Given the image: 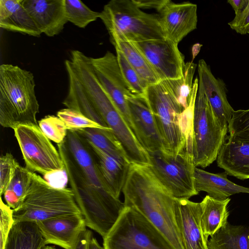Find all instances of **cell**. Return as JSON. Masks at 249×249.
<instances>
[{"mask_svg": "<svg viewBox=\"0 0 249 249\" xmlns=\"http://www.w3.org/2000/svg\"><path fill=\"white\" fill-rule=\"evenodd\" d=\"M122 192L124 205L141 213L166 238L174 249H184L175 215V198L148 165L129 164Z\"/></svg>", "mask_w": 249, "mask_h": 249, "instance_id": "obj_1", "label": "cell"}, {"mask_svg": "<svg viewBox=\"0 0 249 249\" xmlns=\"http://www.w3.org/2000/svg\"><path fill=\"white\" fill-rule=\"evenodd\" d=\"M144 98L155 118L164 150L176 155L193 145L194 103L184 109L162 80L149 85Z\"/></svg>", "mask_w": 249, "mask_h": 249, "instance_id": "obj_2", "label": "cell"}, {"mask_svg": "<svg viewBox=\"0 0 249 249\" xmlns=\"http://www.w3.org/2000/svg\"><path fill=\"white\" fill-rule=\"evenodd\" d=\"M33 74L18 66H0V124L14 129L24 124H38L39 104Z\"/></svg>", "mask_w": 249, "mask_h": 249, "instance_id": "obj_3", "label": "cell"}, {"mask_svg": "<svg viewBox=\"0 0 249 249\" xmlns=\"http://www.w3.org/2000/svg\"><path fill=\"white\" fill-rule=\"evenodd\" d=\"M110 40L139 42L164 39L158 14L143 11L134 0H111L100 12Z\"/></svg>", "mask_w": 249, "mask_h": 249, "instance_id": "obj_4", "label": "cell"}, {"mask_svg": "<svg viewBox=\"0 0 249 249\" xmlns=\"http://www.w3.org/2000/svg\"><path fill=\"white\" fill-rule=\"evenodd\" d=\"M79 213H81L71 188L53 186L35 172L26 197L13 210L15 221L35 222Z\"/></svg>", "mask_w": 249, "mask_h": 249, "instance_id": "obj_5", "label": "cell"}, {"mask_svg": "<svg viewBox=\"0 0 249 249\" xmlns=\"http://www.w3.org/2000/svg\"><path fill=\"white\" fill-rule=\"evenodd\" d=\"M104 249H174L163 234L135 209L125 206L103 238Z\"/></svg>", "mask_w": 249, "mask_h": 249, "instance_id": "obj_6", "label": "cell"}, {"mask_svg": "<svg viewBox=\"0 0 249 249\" xmlns=\"http://www.w3.org/2000/svg\"><path fill=\"white\" fill-rule=\"evenodd\" d=\"M222 125L198 83L192 123L193 155L196 167L205 168L216 160L227 136Z\"/></svg>", "mask_w": 249, "mask_h": 249, "instance_id": "obj_7", "label": "cell"}, {"mask_svg": "<svg viewBox=\"0 0 249 249\" xmlns=\"http://www.w3.org/2000/svg\"><path fill=\"white\" fill-rule=\"evenodd\" d=\"M150 170L160 183L176 199H189L198 194L195 186L193 151L186 147L178 154L164 150L148 153Z\"/></svg>", "mask_w": 249, "mask_h": 249, "instance_id": "obj_8", "label": "cell"}, {"mask_svg": "<svg viewBox=\"0 0 249 249\" xmlns=\"http://www.w3.org/2000/svg\"><path fill=\"white\" fill-rule=\"evenodd\" d=\"M14 130L27 168L44 176L64 170L59 151L38 124L20 125Z\"/></svg>", "mask_w": 249, "mask_h": 249, "instance_id": "obj_9", "label": "cell"}, {"mask_svg": "<svg viewBox=\"0 0 249 249\" xmlns=\"http://www.w3.org/2000/svg\"><path fill=\"white\" fill-rule=\"evenodd\" d=\"M89 58L98 80L134 134L126 101V97L133 94L123 77L116 55L107 51L101 57Z\"/></svg>", "mask_w": 249, "mask_h": 249, "instance_id": "obj_10", "label": "cell"}, {"mask_svg": "<svg viewBox=\"0 0 249 249\" xmlns=\"http://www.w3.org/2000/svg\"><path fill=\"white\" fill-rule=\"evenodd\" d=\"M132 43L161 80L177 79L183 76L186 63L178 44L167 38Z\"/></svg>", "mask_w": 249, "mask_h": 249, "instance_id": "obj_11", "label": "cell"}, {"mask_svg": "<svg viewBox=\"0 0 249 249\" xmlns=\"http://www.w3.org/2000/svg\"><path fill=\"white\" fill-rule=\"evenodd\" d=\"M157 11L166 38L178 44L196 29V4L189 1L175 3L171 0H163Z\"/></svg>", "mask_w": 249, "mask_h": 249, "instance_id": "obj_12", "label": "cell"}, {"mask_svg": "<svg viewBox=\"0 0 249 249\" xmlns=\"http://www.w3.org/2000/svg\"><path fill=\"white\" fill-rule=\"evenodd\" d=\"M46 245L53 244L64 249H75L86 230L81 213L72 214L36 222Z\"/></svg>", "mask_w": 249, "mask_h": 249, "instance_id": "obj_13", "label": "cell"}, {"mask_svg": "<svg viewBox=\"0 0 249 249\" xmlns=\"http://www.w3.org/2000/svg\"><path fill=\"white\" fill-rule=\"evenodd\" d=\"M134 134L148 152L164 150L155 118L144 97L132 95L126 97Z\"/></svg>", "mask_w": 249, "mask_h": 249, "instance_id": "obj_14", "label": "cell"}, {"mask_svg": "<svg viewBox=\"0 0 249 249\" xmlns=\"http://www.w3.org/2000/svg\"><path fill=\"white\" fill-rule=\"evenodd\" d=\"M176 220L184 249H208L201 228L200 203L176 199Z\"/></svg>", "mask_w": 249, "mask_h": 249, "instance_id": "obj_15", "label": "cell"}, {"mask_svg": "<svg viewBox=\"0 0 249 249\" xmlns=\"http://www.w3.org/2000/svg\"><path fill=\"white\" fill-rule=\"evenodd\" d=\"M22 3L41 33L48 36L59 34L68 22L65 0H23Z\"/></svg>", "mask_w": 249, "mask_h": 249, "instance_id": "obj_16", "label": "cell"}, {"mask_svg": "<svg viewBox=\"0 0 249 249\" xmlns=\"http://www.w3.org/2000/svg\"><path fill=\"white\" fill-rule=\"evenodd\" d=\"M198 83L216 117L224 126L228 127L234 111L227 99V88L223 80L213 75L209 66L203 59L197 65Z\"/></svg>", "mask_w": 249, "mask_h": 249, "instance_id": "obj_17", "label": "cell"}, {"mask_svg": "<svg viewBox=\"0 0 249 249\" xmlns=\"http://www.w3.org/2000/svg\"><path fill=\"white\" fill-rule=\"evenodd\" d=\"M217 166L228 175L244 180L249 178V141L226 136L218 153Z\"/></svg>", "mask_w": 249, "mask_h": 249, "instance_id": "obj_18", "label": "cell"}, {"mask_svg": "<svg viewBox=\"0 0 249 249\" xmlns=\"http://www.w3.org/2000/svg\"><path fill=\"white\" fill-rule=\"evenodd\" d=\"M87 142L96 157L102 178L108 192L114 198L119 199L130 164L123 162L92 143Z\"/></svg>", "mask_w": 249, "mask_h": 249, "instance_id": "obj_19", "label": "cell"}, {"mask_svg": "<svg viewBox=\"0 0 249 249\" xmlns=\"http://www.w3.org/2000/svg\"><path fill=\"white\" fill-rule=\"evenodd\" d=\"M23 0H0V27L35 37L41 34L23 6Z\"/></svg>", "mask_w": 249, "mask_h": 249, "instance_id": "obj_20", "label": "cell"}, {"mask_svg": "<svg viewBox=\"0 0 249 249\" xmlns=\"http://www.w3.org/2000/svg\"><path fill=\"white\" fill-rule=\"evenodd\" d=\"M227 174L212 173L196 167L195 186L196 190L206 192L210 197L225 200L238 193L249 194V188L240 186L229 180Z\"/></svg>", "mask_w": 249, "mask_h": 249, "instance_id": "obj_21", "label": "cell"}, {"mask_svg": "<svg viewBox=\"0 0 249 249\" xmlns=\"http://www.w3.org/2000/svg\"><path fill=\"white\" fill-rule=\"evenodd\" d=\"M230 198L218 200L206 195L200 203L202 210L201 225L205 239L211 236L227 224L229 212L227 206Z\"/></svg>", "mask_w": 249, "mask_h": 249, "instance_id": "obj_22", "label": "cell"}, {"mask_svg": "<svg viewBox=\"0 0 249 249\" xmlns=\"http://www.w3.org/2000/svg\"><path fill=\"white\" fill-rule=\"evenodd\" d=\"M45 246L36 222L15 221L4 249H41Z\"/></svg>", "mask_w": 249, "mask_h": 249, "instance_id": "obj_23", "label": "cell"}, {"mask_svg": "<svg viewBox=\"0 0 249 249\" xmlns=\"http://www.w3.org/2000/svg\"><path fill=\"white\" fill-rule=\"evenodd\" d=\"M208 249H249V226L228 222L211 236Z\"/></svg>", "mask_w": 249, "mask_h": 249, "instance_id": "obj_24", "label": "cell"}, {"mask_svg": "<svg viewBox=\"0 0 249 249\" xmlns=\"http://www.w3.org/2000/svg\"><path fill=\"white\" fill-rule=\"evenodd\" d=\"M75 131L86 142L123 162L130 164L122 144L111 129L85 128Z\"/></svg>", "mask_w": 249, "mask_h": 249, "instance_id": "obj_25", "label": "cell"}, {"mask_svg": "<svg viewBox=\"0 0 249 249\" xmlns=\"http://www.w3.org/2000/svg\"><path fill=\"white\" fill-rule=\"evenodd\" d=\"M115 49L121 51L140 77L148 85L161 81L145 57L131 42L110 40Z\"/></svg>", "mask_w": 249, "mask_h": 249, "instance_id": "obj_26", "label": "cell"}, {"mask_svg": "<svg viewBox=\"0 0 249 249\" xmlns=\"http://www.w3.org/2000/svg\"><path fill=\"white\" fill-rule=\"evenodd\" d=\"M34 172L19 164L7 189L4 193L6 204L12 209L19 207L26 197L32 182Z\"/></svg>", "mask_w": 249, "mask_h": 249, "instance_id": "obj_27", "label": "cell"}, {"mask_svg": "<svg viewBox=\"0 0 249 249\" xmlns=\"http://www.w3.org/2000/svg\"><path fill=\"white\" fill-rule=\"evenodd\" d=\"M196 67L197 64L193 62H188L185 64L182 77L177 79L162 80L184 109L189 107L193 98V79Z\"/></svg>", "mask_w": 249, "mask_h": 249, "instance_id": "obj_28", "label": "cell"}, {"mask_svg": "<svg viewBox=\"0 0 249 249\" xmlns=\"http://www.w3.org/2000/svg\"><path fill=\"white\" fill-rule=\"evenodd\" d=\"M68 21L80 28H85L99 18L100 12L92 11L79 0H65Z\"/></svg>", "mask_w": 249, "mask_h": 249, "instance_id": "obj_29", "label": "cell"}, {"mask_svg": "<svg viewBox=\"0 0 249 249\" xmlns=\"http://www.w3.org/2000/svg\"><path fill=\"white\" fill-rule=\"evenodd\" d=\"M115 50L122 74L129 90L134 95L144 97L149 85L131 66L123 53L118 49Z\"/></svg>", "mask_w": 249, "mask_h": 249, "instance_id": "obj_30", "label": "cell"}, {"mask_svg": "<svg viewBox=\"0 0 249 249\" xmlns=\"http://www.w3.org/2000/svg\"><path fill=\"white\" fill-rule=\"evenodd\" d=\"M57 116L63 121L68 130L76 131L85 128L110 129L103 127L80 112L73 109L66 108L60 109L57 111Z\"/></svg>", "mask_w": 249, "mask_h": 249, "instance_id": "obj_31", "label": "cell"}, {"mask_svg": "<svg viewBox=\"0 0 249 249\" xmlns=\"http://www.w3.org/2000/svg\"><path fill=\"white\" fill-rule=\"evenodd\" d=\"M38 125L45 136L57 144L63 143L67 137L68 129L57 116H46L38 121Z\"/></svg>", "mask_w": 249, "mask_h": 249, "instance_id": "obj_32", "label": "cell"}, {"mask_svg": "<svg viewBox=\"0 0 249 249\" xmlns=\"http://www.w3.org/2000/svg\"><path fill=\"white\" fill-rule=\"evenodd\" d=\"M228 131L231 136L249 141V109L233 111Z\"/></svg>", "mask_w": 249, "mask_h": 249, "instance_id": "obj_33", "label": "cell"}, {"mask_svg": "<svg viewBox=\"0 0 249 249\" xmlns=\"http://www.w3.org/2000/svg\"><path fill=\"white\" fill-rule=\"evenodd\" d=\"M18 163L10 153L0 157V194L2 196L7 189L15 174Z\"/></svg>", "mask_w": 249, "mask_h": 249, "instance_id": "obj_34", "label": "cell"}, {"mask_svg": "<svg viewBox=\"0 0 249 249\" xmlns=\"http://www.w3.org/2000/svg\"><path fill=\"white\" fill-rule=\"evenodd\" d=\"M0 249H4L8 235L15 222L13 210L0 200Z\"/></svg>", "mask_w": 249, "mask_h": 249, "instance_id": "obj_35", "label": "cell"}, {"mask_svg": "<svg viewBox=\"0 0 249 249\" xmlns=\"http://www.w3.org/2000/svg\"><path fill=\"white\" fill-rule=\"evenodd\" d=\"M228 25L237 33L248 34L249 31V1L245 9L240 14L235 16Z\"/></svg>", "mask_w": 249, "mask_h": 249, "instance_id": "obj_36", "label": "cell"}, {"mask_svg": "<svg viewBox=\"0 0 249 249\" xmlns=\"http://www.w3.org/2000/svg\"><path fill=\"white\" fill-rule=\"evenodd\" d=\"M92 237L91 231L87 229L81 234L75 249H89V242Z\"/></svg>", "mask_w": 249, "mask_h": 249, "instance_id": "obj_37", "label": "cell"}, {"mask_svg": "<svg viewBox=\"0 0 249 249\" xmlns=\"http://www.w3.org/2000/svg\"><path fill=\"white\" fill-rule=\"evenodd\" d=\"M249 0H228L227 2L232 6L235 15L241 13L246 7Z\"/></svg>", "mask_w": 249, "mask_h": 249, "instance_id": "obj_38", "label": "cell"}, {"mask_svg": "<svg viewBox=\"0 0 249 249\" xmlns=\"http://www.w3.org/2000/svg\"><path fill=\"white\" fill-rule=\"evenodd\" d=\"M89 249H104L96 239L92 237L90 241Z\"/></svg>", "mask_w": 249, "mask_h": 249, "instance_id": "obj_39", "label": "cell"}, {"mask_svg": "<svg viewBox=\"0 0 249 249\" xmlns=\"http://www.w3.org/2000/svg\"><path fill=\"white\" fill-rule=\"evenodd\" d=\"M41 249H56L53 246H50L48 245H46L44 246Z\"/></svg>", "mask_w": 249, "mask_h": 249, "instance_id": "obj_40", "label": "cell"}, {"mask_svg": "<svg viewBox=\"0 0 249 249\" xmlns=\"http://www.w3.org/2000/svg\"><path fill=\"white\" fill-rule=\"evenodd\" d=\"M248 34H249V31L248 32Z\"/></svg>", "mask_w": 249, "mask_h": 249, "instance_id": "obj_41", "label": "cell"}]
</instances>
